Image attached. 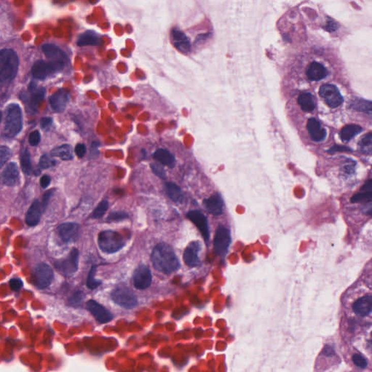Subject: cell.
I'll return each instance as SVG.
<instances>
[{"instance_id":"cell-25","label":"cell","mask_w":372,"mask_h":372,"mask_svg":"<svg viewBox=\"0 0 372 372\" xmlns=\"http://www.w3.org/2000/svg\"><path fill=\"white\" fill-rule=\"evenodd\" d=\"M307 129L311 139L315 142H321L325 139L326 131L321 123L315 118H311L307 123Z\"/></svg>"},{"instance_id":"cell-19","label":"cell","mask_w":372,"mask_h":372,"mask_svg":"<svg viewBox=\"0 0 372 372\" xmlns=\"http://www.w3.org/2000/svg\"><path fill=\"white\" fill-rule=\"evenodd\" d=\"M18 179H19V171L18 166L15 162L8 164L0 176L2 183L7 186L16 185L18 182Z\"/></svg>"},{"instance_id":"cell-20","label":"cell","mask_w":372,"mask_h":372,"mask_svg":"<svg viewBox=\"0 0 372 372\" xmlns=\"http://www.w3.org/2000/svg\"><path fill=\"white\" fill-rule=\"evenodd\" d=\"M69 100V92L64 89H59L50 96V104L54 111L61 113L67 107Z\"/></svg>"},{"instance_id":"cell-11","label":"cell","mask_w":372,"mask_h":372,"mask_svg":"<svg viewBox=\"0 0 372 372\" xmlns=\"http://www.w3.org/2000/svg\"><path fill=\"white\" fill-rule=\"evenodd\" d=\"M319 95L330 108L338 107L344 101L339 89L334 84H323L319 89Z\"/></svg>"},{"instance_id":"cell-8","label":"cell","mask_w":372,"mask_h":372,"mask_svg":"<svg viewBox=\"0 0 372 372\" xmlns=\"http://www.w3.org/2000/svg\"><path fill=\"white\" fill-rule=\"evenodd\" d=\"M65 67V65L58 63L38 60L32 67V75L37 79L43 80L55 73L61 72Z\"/></svg>"},{"instance_id":"cell-26","label":"cell","mask_w":372,"mask_h":372,"mask_svg":"<svg viewBox=\"0 0 372 372\" xmlns=\"http://www.w3.org/2000/svg\"><path fill=\"white\" fill-rule=\"evenodd\" d=\"M77 44L79 47L99 46L101 45V39L96 32L87 31L79 37Z\"/></svg>"},{"instance_id":"cell-35","label":"cell","mask_w":372,"mask_h":372,"mask_svg":"<svg viewBox=\"0 0 372 372\" xmlns=\"http://www.w3.org/2000/svg\"><path fill=\"white\" fill-rule=\"evenodd\" d=\"M96 271H97V266L93 265L90 270H89L87 280V287L90 290H95V289L98 288L101 284V281L97 280L95 277Z\"/></svg>"},{"instance_id":"cell-41","label":"cell","mask_w":372,"mask_h":372,"mask_svg":"<svg viewBox=\"0 0 372 372\" xmlns=\"http://www.w3.org/2000/svg\"><path fill=\"white\" fill-rule=\"evenodd\" d=\"M352 360H353V363L358 366V368L364 369L367 366H368V362L367 360L363 356L360 354H355L352 357Z\"/></svg>"},{"instance_id":"cell-9","label":"cell","mask_w":372,"mask_h":372,"mask_svg":"<svg viewBox=\"0 0 372 372\" xmlns=\"http://www.w3.org/2000/svg\"><path fill=\"white\" fill-rule=\"evenodd\" d=\"M79 253L77 249L74 248L67 258L58 260L55 263V268L66 276H70L77 271L79 268Z\"/></svg>"},{"instance_id":"cell-45","label":"cell","mask_w":372,"mask_h":372,"mask_svg":"<svg viewBox=\"0 0 372 372\" xmlns=\"http://www.w3.org/2000/svg\"><path fill=\"white\" fill-rule=\"evenodd\" d=\"M83 298H84V294L79 291V292H75L72 295V297L69 300V302L73 305H78L82 302Z\"/></svg>"},{"instance_id":"cell-31","label":"cell","mask_w":372,"mask_h":372,"mask_svg":"<svg viewBox=\"0 0 372 372\" xmlns=\"http://www.w3.org/2000/svg\"><path fill=\"white\" fill-rule=\"evenodd\" d=\"M361 127L356 125H346L342 129L340 132V138L343 141H349L353 139L356 135L359 134L362 132Z\"/></svg>"},{"instance_id":"cell-12","label":"cell","mask_w":372,"mask_h":372,"mask_svg":"<svg viewBox=\"0 0 372 372\" xmlns=\"http://www.w3.org/2000/svg\"><path fill=\"white\" fill-rule=\"evenodd\" d=\"M152 275L150 269L145 265H140L133 274V284L135 288L143 290L151 285Z\"/></svg>"},{"instance_id":"cell-4","label":"cell","mask_w":372,"mask_h":372,"mask_svg":"<svg viewBox=\"0 0 372 372\" xmlns=\"http://www.w3.org/2000/svg\"><path fill=\"white\" fill-rule=\"evenodd\" d=\"M98 243L104 253L113 254L124 247L126 241L119 233L114 231H104L99 233Z\"/></svg>"},{"instance_id":"cell-43","label":"cell","mask_w":372,"mask_h":372,"mask_svg":"<svg viewBox=\"0 0 372 372\" xmlns=\"http://www.w3.org/2000/svg\"><path fill=\"white\" fill-rule=\"evenodd\" d=\"M40 140H41V135H40V132L37 130L32 132L28 137V142L32 146H36L40 143Z\"/></svg>"},{"instance_id":"cell-51","label":"cell","mask_w":372,"mask_h":372,"mask_svg":"<svg viewBox=\"0 0 372 372\" xmlns=\"http://www.w3.org/2000/svg\"><path fill=\"white\" fill-rule=\"evenodd\" d=\"M50 182H51V178L48 175H43L40 179V185L43 189H47L50 185Z\"/></svg>"},{"instance_id":"cell-40","label":"cell","mask_w":372,"mask_h":372,"mask_svg":"<svg viewBox=\"0 0 372 372\" xmlns=\"http://www.w3.org/2000/svg\"><path fill=\"white\" fill-rule=\"evenodd\" d=\"M55 165V161L52 160L51 157L47 154L42 155L40 160V163H39L40 168L44 169V170L53 167Z\"/></svg>"},{"instance_id":"cell-39","label":"cell","mask_w":372,"mask_h":372,"mask_svg":"<svg viewBox=\"0 0 372 372\" xmlns=\"http://www.w3.org/2000/svg\"><path fill=\"white\" fill-rule=\"evenodd\" d=\"M11 150L7 146H0V169L11 158Z\"/></svg>"},{"instance_id":"cell-32","label":"cell","mask_w":372,"mask_h":372,"mask_svg":"<svg viewBox=\"0 0 372 372\" xmlns=\"http://www.w3.org/2000/svg\"><path fill=\"white\" fill-rule=\"evenodd\" d=\"M350 107L361 112L371 113V102L366 100L354 99L351 101Z\"/></svg>"},{"instance_id":"cell-13","label":"cell","mask_w":372,"mask_h":372,"mask_svg":"<svg viewBox=\"0 0 372 372\" xmlns=\"http://www.w3.org/2000/svg\"><path fill=\"white\" fill-rule=\"evenodd\" d=\"M42 50L50 61L58 63L65 66L69 63L67 54L56 45L45 44L42 45Z\"/></svg>"},{"instance_id":"cell-15","label":"cell","mask_w":372,"mask_h":372,"mask_svg":"<svg viewBox=\"0 0 372 372\" xmlns=\"http://www.w3.org/2000/svg\"><path fill=\"white\" fill-rule=\"evenodd\" d=\"M57 232L64 242L74 241L79 238L80 226L74 223H63L57 228Z\"/></svg>"},{"instance_id":"cell-6","label":"cell","mask_w":372,"mask_h":372,"mask_svg":"<svg viewBox=\"0 0 372 372\" xmlns=\"http://www.w3.org/2000/svg\"><path fill=\"white\" fill-rule=\"evenodd\" d=\"M111 299L118 305L131 309L138 305V297L129 287L125 285L116 286L111 292Z\"/></svg>"},{"instance_id":"cell-3","label":"cell","mask_w":372,"mask_h":372,"mask_svg":"<svg viewBox=\"0 0 372 372\" xmlns=\"http://www.w3.org/2000/svg\"><path fill=\"white\" fill-rule=\"evenodd\" d=\"M23 128V114L19 105L11 104L6 111L4 133L8 138H14Z\"/></svg>"},{"instance_id":"cell-5","label":"cell","mask_w":372,"mask_h":372,"mask_svg":"<svg viewBox=\"0 0 372 372\" xmlns=\"http://www.w3.org/2000/svg\"><path fill=\"white\" fill-rule=\"evenodd\" d=\"M46 89L37 86L36 83L31 82L28 89L20 94V99L26 105V109L29 112H36L39 105L45 98Z\"/></svg>"},{"instance_id":"cell-37","label":"cell","mask_w":372,"mask_h":372,"mask_svg":"<svg viewBox=\"0 0 372 372\" xmlns=\"http://www.w3.org/2000/svg\"><path fill=\"white\" fill-rule=\"evenodd\" d=\"M372 199L371 192H363L357 194L351 198L352 203H368L371 202Z\"/></svg>"},{"instance_id":"cell-2","label":"cell","mask_w":372,"mask_h":372,"mask_svg":"<svg viewBox=\"0 0 372 372\" xmlns=\"http://www.w3.org/2000/svg\"><path fill=\"white\" fill-rule=\"evenodd\" d=\"M19 60L11 49L0 50V82H8L16 77Z\"/></svg>"},{"instance_id":"cell-29","label":"cell","mask_w":372,"mask_h":372,"mask_svg":"<svg viewBox=\"0 0 372 372\" xmlns=\"http://www.w3.org/2000/svg\"><path fill=\"white\" fill-rule=\"evenodd\" d=\"M298 104L305 112H311L316 108L315 101L312 95L309 92L302 93L298 98Z\"/></svg>"},{"instance_id":"cell-52","label":"cell","mask_w":372,"mask_h":372,"mask_svg":"<svg viewBox=\"0 0 372 372\" xmlns=\"http://www.w3.org/2000/svg\"><path fill=\"white\" fill-rule=\"evenodd\" d=\"M323 353H324V356L331 357L334 356V351L331 347L326 346L323 350Z\"/></svg>"},{"instance_id":"cell-30","label":"cell","mask_w":372,"mask_h":372,"mask_svg":"<svg viewBox=\"0 0 372 372\" xmlns=\"http://www.w3.org/2000/svg\"><path fill=\"white\" fill-rule=\"evenodd\" d=\"M51 157H59L62 160H72L73 154L72 147L68 144L60 145L54 148L51 151Z\"/></svg>"},{"instance_id":"cell-17","label":"cell","mask_w":372,"mask_h":372,"mask_svg":"<svg viewBox=\"0 0 372 372\" xmlns=\"http://www.w3.org/2000/svg\"><path fill=\"white\" fill-rule=\"evenodd\" d=\"M187 218L197 226L204 240L208 241L209 238V230L206 216L199 211L192 210L188 213Z\"/></svg>"},{"instance_id":"cell-44","label":"cell","mask_w":372,"mask_h":372,"mask_svg":"<svg viewBox=\"0 0 372 372\" xmlns=\"http://www.w3.org/2000/svg\"><path fill=\"white\" fill-rule=\"evenodd\" d=\"M10 287L12 290L14 292L21 290L22 287H23V282L21 278H13L10 281Z\"/></svg>"},{"instance_id":"cell-7","label":"cell","mask_w":372,"mask_h":372,"mask_svg":"<svg viewBox=\"0 0 372 372\" xmlns=\"http://www.w3.org/2000/svg\"><path fill=\"white\" fill-rule=\"evenodd\" d=\"M53 278V270L47 263L37 264L32 270V283L40 290L46 289L51 285Z\"/></svg>"},{"instance_id":"cell-36","label":"cell","mask_w":372,"mask_h":372,"mask_svg":"<svg viewBox=\"0 0 372 372\" xmlns=\"http://www.w3.org/2000/svg\"><path fill=\"white\" fill-rule=\"evenodd\" d=\"M109 205L108 201L104 200L100 202L97 207L93 211L92 217L94 219H99V218H102L107 209H109Z\"/></svg>"},{"instance_id":"cell-38","label":"cell","mask_w":372,"mask_h":372,"mask_svg":"<svg viewBox=\"0 0 372 372\" xmlns=\"http://www.w3.org/2000/svg\"><path fill=\"white\" fill-rule=\"evenodd\" d=\"M150 168L156 175L158 176L162 180H165L167 174H166V171L162 164H160V162H153L150 164Z\"/></svg>"},{"instance_id":"cell-47","label":"cell","mask_w":372,"mask_h":372,"mask_svg":"<svg viewBox=\"0 0 372 372\" xmlns=\"http://www.w3.org/2000/svg\"><path fill=\"white\" fill-rule=\"evenodd\" d=\"M352 151L351 148L348 147L343 146V145H334V146L331 147L330 149L328 150V153L333 154V153H336V152H348Z\"/></svg>"},{"instance_id":"cell-42","label":"cell","mask_w":372,"mask_h":372,"mask_svg":"<svg viewBox=\"0 0 372 372\" xmlns=\"http://www.w3.org/2000/svg\"><path fill=\"white\" fill-rule=\"evenodd\" d=\"M129 218L128 213L125 212H114L110 213L107 218V221L113 222V221H121L123 220L128 219Z\"/></svg>"},{"instance_id":"cell-21","label":"cell","mask_w":372,"mask_h":372,"mask_svg":"<svg viewBox=\"0 0 372 372\" xmlns=\"http://www.w3.org/2000/svg\"><path fill=\"white\" fill-rule=\"evenodd\" d=\"M327 69L321 63L314 61L309 64L306 69V76L311 81L322 80L328 76Z\"/></svg>"},{"instance_id":"cell-1","label":"cell","mask_w":372,"mask_h":372,"mask_svg":"<svg viewBox=\"0 0 372 372\" xmlns=\"http://www.w3.org/2000/svg\"><path fill=\"white\" fill-rule=\"evenodd\" d=\"M152 263L158 271L170 274L180 267L178 258L173 249L165 243H160L153 249L151 255Z\"/></svg>"},{"instance_id":"cell-14","label":"cell","mask_w":372,"mask_h":372,"mask_svg":"<svg viewBox=\"0 0 372 372\" xmlns=\"http://www.w3.org/2000/svg\"><path fill=\"white\" fill-rule=\"evenodd\" d=\"M171 42L177 50L187 54L192 51L190 40L183 32L178 28H173L170 34Z\"/></svg>"},{"instance_id":"cell-54","label":"cell","mask_w":372,"mask_h":372,"mask_svg":"<svg viewBox=\"0 0 372 372\" xmlns=\"http://www.w3.org/2000/svg\"><path fill=\"white\" fill-rule=\"evenodd\" d=\"M2 117H3V114H2L1 111H0V122H1L2 121Z\"/></svg>"},{"instance_id":"cell-18","label":"cell","mask_w":372,"mask_h":372,"mask_svg":"<svg viewBox=\"0 0 372 372\" xmlns=\"http://www.w3.org/2000/svg\"><path fill=\"white\" fill-rule=\"evenodd\" d=\"M201 244L199 241H192L188 245L183 253V260L189 267H197L200 264L199 253Z\"/></svg>"},{"instance_id":"cell-46","label":"cell","mask_w":372,"mask_h":372,"mask_svg":"<svg viewBox=\"0 0 372 372\" xmlns=\"http://www.w3.org/2000/svg\"><path fill=\"white\" fill-rule=\"evenodd\" d=\"M343 166H344L345 172L350 175L354 172L355 168H356V162L352 160H347L346 163Z\"/></svg>"},{"instance_id":"cell-49","label":"cell","mask_w":372,"mask_h":372,"mask_svg":"<svg viewBox=\"0 0 372 372\" xmlns=\"http://www.w3.org/2000/svg\"><path fill=\"white\" fill-rule=\"evenodd\" d=\"M52 194H53V190H50L45 193V195H44L43 199H42V202L41 203L43 212L45 209H46L47 204H48L49 201H50Z\"/></svg>"},{"instance_id":"cell-23","label":"cell","mask_w":372,"mask_h":372,"mask_svg":"<svg viewBox=\"0 0 372 372\" xmlns=\"http://www.w3.org/2000/svg\"><path fill=\"white\" fill-rule=\"evenodd\" d=\"M372 308V297L371 295H367L363 296L361 298L358 299L353 304V311L357 316L364 317L371 312Z\"/></svg>"},{"instance_id":"cell-28","label":"cell","mask_w":372,"mask_h":372,"mask_svg":"<svg viewBox=\"0 0 372 372\" xmlns=\"http://www.w3.org/2000/svg\"><path fill=\"white\" fill-rule=\"evenodd\" d=\"M166 193L167 196L175 203H181L183 200V194L178 185L173 182H167L165 184Z\"/></svg>"},{"instance_id":"cell-22","label":"cell","mask_w":372,"mask_h":372,"mask_svg":"<svg viewBox=\"0 0 372 372\" xmlns=\"http://www.w3.org/2000/svg\"><path fill=\"white\" fill-rule=\"evenodd\" d=\"M206 210L213 215L219 216L223 213V201L219 194H214L203 202Z\"/></svg>"},{"instance_id":"cell-53","label":"cell","mask_w":372,"mask_h":372,"mask_svg":"<svg viewBox=\"0 0 372 372\" xmlns=\"http://www.w3.org/2000/svg\"><path fill=\"white\" fill-rule=\"evenodd\" d=\"M371 180H368L366 183L361 188L362 192H371L372 189Z\"/></svg>"},{"instance_id":"cell-24","label":"cell","mask_w":372,"mask_h":372,"mask_svg":"<svg viewBox=\"0 0 372 372\" xmlns=\"http://www.w3.org/2000/svg\"><path fill=\"white\" fill-rule=\"evenodd\" d=\"M42 209V204L38 199L34 201L31 207L27 211L26 214V223L30 227L36 226L41 219Z\"/></svg>"},{"instance_id":"cell-10","label":"cell","mask_w":372,"mask_h":372,"mask_svg":"<svg viewBox=\"0 0 372 372\" xmlns=\"http://www.w3.org/2000/svg\"><path fill=\"white\" fill-rule=\"evenodd\" d=\"M231 242V231L224 226H220L214 238V249L219 256L225 257Z\"/></svg>"},{"instance_id":"cell-34","label":"cell","mask_w":372,"mask_h":372,"mask_svg":"<svg viewBox=\"0 0 372 372\" xmlns=\"http://www.w3.org/2000/svg\"><path fill=\"white\" fill-rule=\"evenodd\" d=\"M358 148L359 151L366 155H371L372 153V134L368 133V134L363 136L358 144Z\"/></svg>"},{"instance_id":"cell-33","label":"cell","mask_w":372,"mask_h":372,"mask_svg":"<svg viewBox=\"0 0 372 372\" xmlns=\"http://www.w3.org/2000/svg\"><path fill=\"white\" fill-rule=\"evenodd\" d=\"M20 160L23 172L27 175H31L32 172L31 155L27 148L22 150Z\"/></svg>"},{"instance_id":"cell-50","label":"cell","mask_w":372,"mask_h":372,"mask_svg":"<svg viewBox=\"0 0 372 372\" xmlns=\"http://www.w3.org/2000/svg\"><path fill=\"white\" fill-rule=\"evenodd\" d=\"M53 120L51 117H43L40 121V126L43 130H47L52 126Z\"/></svg>"},{"instance_id":"cell-16","label":"cell","mask_w":372,"mask_h":372,"mask_svg":"<svg viewBox=\"0 0 372 372\" xmlns=\"http://www.w3.org/2000/svg\"><path fill=\"white\" fill-rule=\"evenodd\" d=\"M87 308L94 316L95 319L101 324H105L112 320L113 315L111 313L96 301L92 300L87 301Z\"/></svg>"},{"instance_id":"cell-27","label":"cell","mask_w":372,"mask_h":372,"mask_svg":"<svg viewBox=\"0 0 372 372\" xmlns=\"http://www.w3.org/2000/svg\"><path fill=\"white\" fill-rule=\"evenodd\" d=\"M153 156V158L162 165L167 166L170 168L175 167V157L168 150L164 149V148H160V149L156 150Z\"/></svg>"},{"instance_id":"cell-48","label":"cell","mask_w":372,"mask_h":372,"mask_svg":"<svg viewBox=\"0 0 372 372\" xmlns=\"http://www.w3.org/2000/svg\"><path fill=\"white\" fill-rule=\"evenodd\" d=\"M86 152H87V148L82 143H79V144L76 145L75 153L79 158H82L86 154Z\"/></svg>"}]
</instances>
